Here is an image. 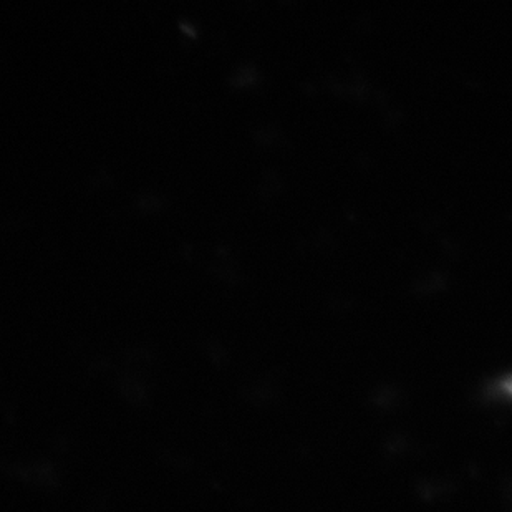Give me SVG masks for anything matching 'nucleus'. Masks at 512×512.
<instances>
[]
</instances>
